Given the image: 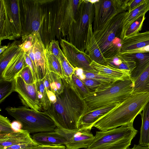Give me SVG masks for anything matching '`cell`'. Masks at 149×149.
<instances>
[{
	"label": "cell",
	"instance_id": "obj_1",
	"mask_svg": "<svg viewBox=\"0 0 149 149\" xmlns=\"http://www.w3.org/2000/svg\"><path fill=\"white\" fill-rule=\"evenodd\" d=\"M62 80L63 91L55 94L56 102L44 112L54 121L57 128L77 130L81 118L87 111V105L71 80L64 78Z\"/></svg>",
	"mask_w": 149,
	"mask_h": 149
},
{
	"label": "cell",
	"instance_id": "obj_2",
	"mask_svg": "<svg viewBox=\"0 0 149 149\" xmlns=\"http://www.w3.org/2000/svg\"><path fill=\"white\" fill-rule=\"evenodd\" d=\"M149 102V94H132L116 107L100 117L93 125L105 131L134 122Z\"/></svg>",
	"mask_w": 149,
	"mask_h": 149
},
{
	"label": "cell",
	"instance_id": "obj_3",
	"mask_svg": "<svg viewBox=\"0 0 149 149\" xmlns=\"http://www.w3.org/2000/svg\"><path fill=\"white\" fill-rule=\"evenodd\" d=\"M133 87V81L130 78L117 80L90 93L84 99L87 107L86 113L111 104L121 103L132 94Z\"/></svg>",
	"mask_w": 149,
	"mask_h": 149
},
{
	"label": "cell",
	"instance_id": "obj_4",
	"mask_svg": "<svg viewBox=\"0 0 149 149\" xmlns=\"http://www.w3.org/2000/svg\"><path fill=\"white\" fill-rule=\"evenodd\" d=\"M40 3L43 16L39 33L46 47L55 36L60 40L62 39L61 27L65 0H42Z\"/></svg>",
	"mask_w": 149,
	"mask_h": 149
},
{
	"label": "cell",
	"instance_id": "obj_5",
	"mask_svg": "<svg viewBox=\"0 0 149 149\" xmlns=\"http://www.w3.org/2000/svg\"><path fill=\"white\" fill-rule=\"evenodd\" d=\"M138 132L133 122L105 131H97L87 149H129Z\"/></svg>",
	"mask_w": 149,
	"mask_h": 149
},
{
	"label": "cell",
	"instance_id": "obj_6",
	"mask_svg": "<svg viewBox=\"0 0 149 149\" xmlns=\"http://www.w3.org/2000/svg\"><path fill=\"white\" fill-rule=\"evenodd\" d=\"M126 12L120 13L101 29L93 32L95 40L106 59L113 58L120 52V38L123 21Z\"/></svg>",
	"mask_w": 149,
	"mask_h": 149
},
{
	"label": "cell",
	"instance_id": "obj_7",
	"mask_svg": "<svg viewBox=\"0 0 149 149\" xmlns=\"http://www.w3.org/2000/svg\"><path fill=\"white\" fill-rule=\"evenodd\" d=\"M94 1L81 0L78 6L76 22L71 24L66 40L80 50L85 52L89 25L94 17Z\"/></svg>",
	"mask_w": 149,
	"mask_h": 149
},
{
	"label": "cell",
	"instance_id": "obj_8",
	"mask_svg": "<svg viewBox=\"0 0 149 149\" xmlns=\"http://www.w3.org/2000/svg\"><path fill=\"white\" fill-rule=\"evenodd\" d=\"M6 110L22 123V130L29 134L53 132L57 127L54 121L44 112L36 111L25 106L8 107Z\"/></svg>",
	"mask_w": 149,
	"mask_h": 149
},
{
	"label": "cell",
	"instance_id": "obj_9",
	"mask_svg": "<svg viewBox=\"0 0 149 149\" xmlns=\"http://www.w3.org/2000/svg\"><path fill=\"white\" fill-rule=\"evenodd\" d=\"M0 42L21 37L19 0H0Z\"/></svg>",
	"mask_w": 149,
	"mask_h": 149
},
{
	"label": "cell",
	"instance_id": "obj_10",
	"mask_svg": "<svg viewBox=\"0 0 149 149\" xmlns=\"http://www.w3.org/2000/svg\"><path fill=\"white\" fill-rule=\"evenodd\" d=\"M130 0L94 1L93 32L101 29L115 16L127 10Z\"/></svg>",
	"mask_w": 149,
	"mask_h": 149
},
{
	"label": "cell",
	"instance_id": "obj_11",
	"mask_svg": "<svg viewBox=\"0 0 149 149\" xmlns=\"http://www.w3.org/2000/svg\"><path fill=\"white\" fill-rule=\"evenodd\" d=\"M21 37L39 32L43 16L42 4L38 0H19Z\"/></svg>",
	"mask_w": 149,
	"mask_h": 149
},
{
	"label": "cell",
	"instance_id": "obj_12",
	"mask_svg": "<svg viewBox=\"0 0 149 149\" xmlns=\"http://www.w3.org/2000/svg\"><path fill=\"white\" fill-rule=\"evenodd\" d=\"M60 44L65 57L74 68L97 74V72L90 66L92 61L85 52L80 50L65 39H61Z\"/></svg>",
	"mask_w": 149,
	"mask_h": 149
},
{
	"label": "cell",
	"instance_id": "obj_13",
	"mask_svg": "<svg viewBox=\"0 0 149 149\" xmlns=\"http://www.w3.org/2000/svg\"><path fill=\"white\" fill-rule=\"evenodd\" d=\"M15 80V91L18 93L22 104L36 111L43 110L38 97L36 82L27 84L20 77H16Z\"/></svg>",
	"mask_w": 149,
	"mask_h": 149
},
{
	"label": "cell",
	"instance_id": "obj_14",
	"mask_svg": "<svg viewBox=\"0 0 149 149\" xmlns=\"http://www.w3.org/2000/svg\"><path fill=\"white\" fill-rule=\"evenodd\" d=\"M89 130H69L56 127L54 131L64 137L66 140V149H87L94 136Z\"/></svg>",
	"mask_w": 149,
	"mask_h": 149
},
{
	"label": "cell",
	"instance_id": "obj_15",
	"mask_svg": "<svg viewBox=\"0 0 149 149\" xmlns=\"http://www.w3.org/2000/svg\"><path fill=\"white\" fill-rule=\"evenodd\" d=\"M118 56L123 60L133 61L136 63V67L130 75V78L132 81L149 65V52L126 53L120 52Z\"/></svg>",
	"mask_w": 149,
	"mask_h": 149
},
{
	"label": "cell",
	"instance_id": "obj_16",
	"mask_svg": "<svg viewBox=\"0 0 149 149\" xmlns=\"http://www.w3.org/2000/svg\"><path fill=\"white\" fill-rule=\"evenodd\" d=\"M33 52L38 81L42 79L46 73L45 47L39 32L36 33L33 45Z\"/></svg>",
	"mask_w": 149,
	"mask_h": 149
},
{
	"label": "cell",
	"instance_id": "obj_17",
	"mask_svg": "<svg viewBox=\"0 0 149 149\" xmlns=\"http://www.w3.org/2000/svg\"><path fill=\"white\" fill-rule=\"evenodd\" d=\"M93 22L91 21L89 25L85 52L89 56L92 61L106 65H107L106 60L102 54L94 35L92 28Z\"/></svg>",
	"mask_w": 149,
	"mask_h": 149
},
{
	"label": "cell",
	"instance_id": "obj_18",
	"mask_svg": "<svg viewBox=\"0 0 149 149\" xmlns=\"http://www.w3.org/2000/svg\"><path fill=\"white\" fill-rule=\"evenodd\" d=\"M81 1V0H65L61 24V37L67 36L71 24L76 21V14Z\"/></svg>",
	"mask_w": 149,
	"mask_h": 149
},
{
	"label": "cell",
	"instance_id": "obj_19",
	"mask_svg": "<svg viewBox=\"0 0 149 149\" xmlns=\"http://www.w3.org/2000/svg\"><path fill=\"white\" fill-rule=\"evenodd\" d=\"M26 53L23 51L15 57L8 65L0 79L11 81L14 80L18 73L27 65L25 62Z\"/></svg>",
	"mask_w": 149,
	"mask_h": 149
},
{
	"label": "cell",
	"instance_id": "obj_20",
	"mask_svg": "<svg viewBox=\"0 0 149 149\" xmlns=\"http://www.w3.org/2000/svg\"><path fill=\"white\" fill-rule=\"evenodd\" d=\"M119 104H111L102 108L84 114L79 121L78 130H91L95 123L100 117L113 109Z\"/></svg>",
	"mask_w": 149,
	"mask_h": 149
},
{
	"label": "cell",
	"instance_id": "obj_21",
	"mask_svg": "<svg viewBox=\"0 0 149 149\" xmlns=\"http://www.w3.org/2000/svg\"><path fill=\"white\" fill-rule=\"evenodd\" d=\"M149 45V31L139 33L121 41L120 52L143 48Z\"/></svg>",
	"mask_w": 149,
	"mask_h": 149
},
{
	"label": "cell",
	"instance_id": "obj_22",
	"mask_svg": "<svg viewBox=\"0 0 149 149\" xmlns=\"http://www.w3.org/2000/svg\"><path fill=\"white\" fill-rule=\"evenodd\" d=\"M34 141L30 134L21 130L9 134L0 136V149L19 144Z\"/></svg>",
	"mask_w": 149,
	"mask_h": 149
},
{
	"label": "cell",
	"instance_id": "obj_23",
	"mask_svg": "<svg viewBox=\"0 0 149 149\" xmlns=\"http://www.w3.org/2000/svg\"><path fill=\"white\" fill-rule=\"evenodd\" d=\"M32 138L38 144L43 146L65 145L66 142L64 137L54 131L37 133L33 135Z\"/></svg>",
	"mask_w": 149,
	"mask_h": 149
},
{
	"label": "cell",
	"instance_id": "obj_24",
	"mask_svg": "<svg viewBox=\"0 0 149 149\" xmlns=\"http://www.w3.org/2000/svg\"><path fill=\"white\" fill-rule=\"evenodd\" d=\"M90 66L97 74L114 78L118 80H125L130 78V73L128 72L111 66L99 64L92 61Z\"/></svg>",
	"mask_w": 149,
	"mask_h": 149
},
{
	"label": "cell",
	"instance_id": "obj_25",
	"mask_svg": "<svg viewBox=\"0 0 149 149\" xmlns=\"http://www.w3.org/2000/svg\"><path fill=\"white\" fill-rule=\"evenodd\" d=\"M22 42L15 40L8 45L7 49L0 55V76L8 63L23 51L20 47Z\"/></svg>",
	"mask_w": 149,
	"mask_h": 149
},
{
	"label": "cell",
	"instance_id": "obj_26",
	"mask_svg": "<svg viewBox=\"0 0 149 149\" xmlns=\"http://www.w3.org/2000/svg\"><path fill=\"white\" fill-rule=\"evenodd\" d=\"M148 10L149 0H146L136 8L130 11L126 12L123 21L120 36L133 21L141 15H145Z\"/></svg>",
	"mask_w": 149,
	"mask_h": 149
},
{
	"label": "cell",
	"instance_id": "obj_27",
	"mask_svg": "<svg viewBox=\"0 0 149 149\" xmlns=\"http://www.w3.org/2000/svg\"><path fill=\"white\" fill-rule=\"evenodd\" d=\"M141 115L142 123L139 145L147 146L149 144V102L144 107Z\"/></svg>",
	"mask_w": 149,
	"mask_h": 149
},
{
	"label": "cell",
	"instance_id": "obj_28",
	"mask_svg": "<svg viewBox=\"0 0 149 149\" xmlns=\"http://www.w3.org/2000/svg\"><path fill=\"white\" fill-rule=\"evenodd\" d=\"M133 81L132 94L140 93L149 94V65Z\"/></svg>",
	"mask_w": 149,
	"mask_h": 149
},
{
	"label": "cell",
	"instance_id": "obj_29",
	"mask_svg": "<svg viewBox=\"0 0 149 149\" xmlns=\"http://www.w3.org/2000/svg\"><path fill=\"white\" fill-rule=\"evenodd\" d=\"M45 54L46 58V70L56 73L62 79L64 78L59 59L50 54L45 47Z\"/></svg>",
	"mask_w": 149,
	"mask_h": 149
},
{
	"label": "cell",
	"instance_id": "obj_30",
	"mask_svg": "<svg viewBox=\"0 0 149 149\" xmlns=\"http://www.w3.org/2000/svg\"><path fill=\"white\" fill-rule=\"evenodd\" d=\"M145 18V15H144L133 21L120 36V39L122 40L139 33L142 29Z\"/></svg>",
	"mask_w": 149,
	"mask_h": 149
},
{
	"label": "cell",
	"instance_id": "obj_31",
	"mask_svg": "<svg viewBox=\"0 0 149 149\" xmlns=\"http://www.w3.org/2000/svg\"><path fill=\"white\" fill-rule=\"evenodd\" d=\"M46 71L48 74L51 90L55 94L62 93L64 88L62 79L55 72Z\"/></svg>",
	"mask_w": 149,
	"mask_h": 149
},
{
	"label": "cell",
	"instance_id": "obj_32",
	"mask_svg": "<svg viewBox=\"0 0 149 149\" xmlns=\"http://www.w3.org/2000/svg\"><path fill=\"white\" fill-rule=\"evenodd\" d=\"M15 79L11 81L0 79V103L13 92L15 91Z\"/></svg>",
	"mask_w": 149,
	"mask_h": 149
},
{
	"label": "cell",
	"instance_id": "obj_33",
	"mask_svg": "<svg viewBox=\"0 0 149 149\" xmlns=\"http://www.w3.org/2000/svg\"><path fill=\"white\" fill-rule=\"evenodd\" d=\"M59 60L64 78L67 79L71 80L72 76L77 69L69 62L63 52L59 56Z\"/></svg>",
	"mask_w": 149,
	"mask_h": 149
},
{
	"label": "cell",
	"instance_id": "obj_34",
	"mask_svg": "<svg viewBox=\"0 0 149 149\" xmlns=\"http://www.w3.org/2000/svg\"><path fill=\"white\" fill-rule=\"evenodd\" d=\"M71 81L83 99L86 97L91 93L90 91L74 73L72 76Z\"/></svg>",
	"mask_w": 149,
	"mask_h": 149
},
{
	"label": "cell",
	"instance_id": "obj_35",
	"mask_svg": "<svg viewBox=\"0 0 149 149\" xmlns=\"http://www.w3.org/2000/svg\"><path fill=\"white\" fill-rule=\"evenodd\" d=\"M38 90L40 92L43 96V100L41 105L44 111L48 110L51 104L47 95V90L42 79L36 82Z\"/></svg>",
	"mask_w": 149,
	"mask_h": 149
},
{
	"label": "cell",
	"instance_id": "obj_36",
	"mask_svg": "<svg viewBox=\"0 0 149 149\" xmlns=\"http://www.w3.org/2000/svg\"><path fill=\"white\" fill-rule=\"evenodd\" d=\"M82 71L83 74L85 78L95 79L105 83L110 84L119 80L109 76Z\"/></svg>",
	"mask_w": 149,
	"mask_h": 149
},
{
	"label": "cell",
	"instance_id": "obj_37",
	"mask_svg": "<svg viewBox=\"0 0 149 149\" xmlns=\"http://www.w3.org/2000/svg\"><path fill=\"white\" fill-rule=\"evenodd\" d=\"M20 77L26 84H32L35 82L32 71L27 64L18 73L16 77Z\"/></svg>",
	"mask_w": 149,
	"mask_h": 149
},
{
	"label": "cell",
	"instance_id": "obj_38",
	"mask_svg": "<svg viewBox=\"0 0 149 149\" xmlns=\"http://www.w3.org/2000/svg\"><path fill=\"white\" fill-rule=\"evenodd\" d=\"M81 80L83 83L90 91L91 93L95 91L100 87L109 84L105 83L95 79L86 78Z\"/></svg>",
	"mask_w": 149,
	"mask_h": 149
},
{
	"label": "cell",
	"instance_id": "obj_39",
	"mask_svg": "<svg viewBox=\"0 0 149 149\" xmlns=\"http://www.w3.org/2000/svg\"><path fill=\"white\" fill-rule=\"evenodd\" d=\"M14 131L11 127V123L6 117L0 115V136L7 134Z\"/></svg>",
	"mask_w": 149,
	"mask_h": 149
},
{
	"label": "cell",
	"instance_id": "obj_40",
	"mask_svg": "<svg viewBox=\"0 0 149 149\" xmlns=\"http://www.w3.org/2000/svg\"><path fill=\"white\" fill-rule=\"evenodd\" d=\"M36 33L21 37L22 41L20 46L25 52L27 53L33 47L34 42L35 35Z\"/></svg>",
	"mask_w": 149,
	"mask_h": 149
},
{
	"label": "cell",
	"instance_id": "obj_41",
	"mask_svg": "<svg viewBox=\"0 0 149 149\" xmlns=\"http://www.w3.org/2000/svg\"><path fill=\"white\" fill-rule=\"evenodd\" d=\"M45 47H47L50 54L59 59V56L62 51L60 48L58 40L55 39L51 40L48 45Z\"/></svg>",
	"mask_w": 149,
	"mask_h": 149
},
{
	"label": "cell",
	"instance_id": "obj_42",
	"mask_svg": "<svg viewBox=\"0 0 149 149\" xmlns=\"http://www.w3.org/2000/svg\"><path fill=\"white\" fill-rule=\"evenodd\" d=\"M39 145L34 141H33L12 145L3 149H32Z\"/></svg>",
	"mask_w": 149,
	"mask_h": 149
},
{
	"label": "cell",
	"instance_id": "obj_43",
	"mask_svg": "<svg viewBox=\"0 0 149 149\" xmlns=\"http://www.w3.org/2000/svg\"><path fill=\"white\" fill-rule=\"evenodd\" d=\"M25 62L31 68L33 73L35 82H36L38 81L37 71L32 60L26 53L25 57Z\"/></svg>",
	"mask_w": 149,
	"mask_h": 149
},
{
	"label": "cell",
	"instance_id": "obj_44",
	"mask_svg": "<svg viewBox=\"0 0 149 149\" xmlns=\"http://www.w3.org/2000/svg\"><path fill=\"white\" fill-rule=\"evenodd\" d=\"M146 0H130L128 6V11H130L136 8Z\"/></svg>",
	"mask_w": 149,
	"mask_h": 149
},
{
	"label": "cell",
	"instance_id": "obj_45",
	"mask_svg": "<svg viewBox=\"0 0 149 149\" xmlns=\"http://www.w3.org/2000/svg\"><path fill=\"white\" fill-rule=\"evenodd\" d=\"M32 149H66L65 146H48L39 145Z\"/></svg>",
	"mask_w": 149,
	"mask_h": 149
},
{
	"label": "cell",
	"instance_id": "obj_46",
	"mask_svg": "<svg viewBox=\"0 0 149 149\" xmlns=\"http://www.w3.org/2000/svg\"><path fill=\"white\" fill-rule=\"evenodd\" d=\"M123 52L126 53L149 52V45L145 47L138 49L127 51Z\"/></svg>",
	"mask_w": 149,
	"mask_h": 149
},
{
	"label": "cell",
	"instance_id": "obj_47",
	"mask_svg": "<svg viewBox=\"0 0 149 149\" xmlns=\"http://www.w3.org/2000/svg\"><path fill=\"white\" fill-rule=\"evenodd\" d=\"M11 127L14 132H17L22 130V125L19 121L16 120L11 123Z\"/></svg>",
	"mask_w": 149,
	"mask_h": 149
},
{
	"label": "cell",
	"instance_id": "obj_48",
	"mask_svg": "<svg viewBox=\"0 0 149 149\" xmlns=\"http://www.w3.org/2000/svg\"><path fill=\"white\" fill-rule=\"evenodd\" d=\"M46 90L48 97L51 104H55L57 101V97L55 94L51 90Z\"/></svg>",
	"mask_w": 149,
	"mask_h": 149
},
{
	"label": "cell",
	"instance_id": "obj_49",
	"mask_svg": "<svg viewBox=\"0 0 149 149\" xmlns=\"http://www.w3.org/2000/svg\"><path fill=\"white\" fill-rule=\"evenodd\" d=\"M129 149H149V148L148 146H143L139 145L134 144L132 148H129Z\"/></svg>",
	"mask_w": 149,
	"mask_h": 149
},
{
	"label": "cell",
	"instance_id": "obj_50",
	"mask_svg": "<svg viewBox=\"0 0 149 149\" xmlns=\"http://www.w3.org/2000/svg\"><path fill=\"white\" fill-rule=\"evenodd\" d=\"M8 45L0 46V54L3 52L7 48Z\"/></svg>",
	"mask_w": 149,
	"mask_h": 149
},
{
	"label": "cell",
	"instance_id": "obj_51",
	"mask_svg": "<svg viewBox=\"0 0 149 149\" xmlns=\"http://www.w3.org/2000/svg\"><path fill=\"white\" fill-rule=\"evenodd\" d=\"M148 146L149 148V144Z\"/></svg>",
	"mask_w": 149,
	"mask_h": 149
}]
</instances>
